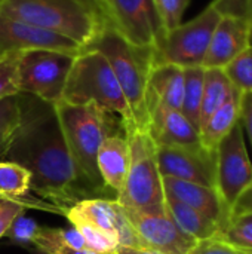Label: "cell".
I'll use <instances>...</instances> for the list:
<instances>
[{
    "label": "cell",
    "instance_id": "6da1fadb",
    "mask_svg": "<svg viewBox=\"0 0 252 254\" xmlns=\"http://www.w3.org/2000/svg\"><path fill=\"white\" fill-rule=\"evenodd\" d=\"M21 124L3 159L15 162L31 174L30 189L65 216L83 199L98 198L83 182L68 152L53 104L19 92Z\"/></svg>",
    "mask_w": 252,
    "mask_h": 254
},
{
    "label": "cell",
    "instance_id": "7a4b0ae2",
    "mask_svg": "<svg viewBox=\"0 0 252 254\" xmlns=\"http://www.w3.org/2000/svg\"><path fill=\"white\" fill-rule=\"evenodd\" d=\"M68 152L83 182L100 196L107 188L97 165V155L102 141L117 129H123L122 119L95 103L71 104L59 100L53 104Z\"/></svg>",
    "mask_w": 252,
    "mask_h": 254
},
{
    "label": "cell",
    "instance_id": "3957f363",
    "mask_svg": "<svg viewBox=\"0 0 252 254\" xmlns=\"http://www.w3.org/2000/svg\"><path fill=\"white\" fill-rule=\"evenodd\" d=\"M9 18L62 34L86 48L108 22L100 0H0Z\"/></svg>",
    "mask_w": 252,
    "mask_h": 254
},
{
    "label": "cell",
    "instance_id": "277c9868",
    "mask_svg": "<svg viewBox=\"0 0 252 254\" xmlns=\"http://www.w3.org/2000/svg\"><path fill=\"white\" fill-rule=\"evenodd\" d=\"M83 49L98 51L105 57L131 109L132 128L149 132L150 116L146 104V89L149 71L156 64V51L131 45L110 22Z\"/></svg>",
    "mask_w": 252,
    "mask_h": 254
},
{
    "label": "cell",
    "instance_id": "5b68a950",
    "mask_svg": "<svg viewBox=\"0 0 252 254\" xmlns=\"http://www.w3.org/2000/svg\"><path fill=\"white\" fill-rule=\"evenodd\" d=\"M71 104L95 103L122 119L123 129L132 128V113L117 77L102 54L83 49L70 70L62 98Z\"/></svg>",
    "mask_w": 252,
    "mask_h": 254
},
{
    "label": "cell",
    "instance_id": "8992f818",
    "mask_svg": "<svg viewBox=\"0 0 252 254\" xmlns=\"http://www.w3.org/2000/svg\"><path fill=\"white\" fill-rule=\"evenodd\" d=\"M129 146V170L116 201L144 213H165V192L157 167V146L146 131L125 128Z\"/></svg>",
    "mask_w": 252,
    "mask_h": 254
},
{
    "label": "cell",
    "instance_id": "52a82bcc",
    "mask_svg": "<svg viewBox=\"0 0 252 254\" xmlns=\"http://www.w3.org/2000/svg\"><path fill=\"white\" fill-rule=\"evenodd\" d=\"M77 55L52 49L18 52V89L55 104L62 92Z\"/></svg>",
    "mask_w": 252,
    "mask_h": 254
},
{
    "label": "cell",
    "instance_id": "ba28073f",
    "mask_svg": "<svg viewBox=\"0 0 252 254\" xmlns=\"http://www.w3.org/2000/svg\"><path fill=\"white\" fill-rule=\"evenodd\" d=\"M220 19V13L209 4L196 18L168 31L156 51V64L166 63L181 68L202 67Z\"/></svg>",
    "mask_w": 252,
    "mask_h": 254
},
{
    "label": "cell",
    "instance_id": "9c48e42d",
    "mask_svg": "<svg viewBox=\"0 0 252 254\" xmlns=\"http://www.w3.org/2000/svg\"><path fill=\"white\" fill-rule=\"evenodd\" d=\"M111 25L134 46L157 51L166 36L154 0H100Z\"/></svg>",
    "mask_w": 252,
    "mask_h": 254
},
{
    "label": "cell",
    "instance_id": "30bf717a",
    "mask_svg": "<svg viewBox=\"0 0 252 254\" xmlns=\"http://www.w3.org/2000/svg\"><path fill=\"white\" fill-rule=\"evenodd\" d=\"M215 153L217 190L232 208L238 196L252 185V162L245 146L241 121L218 143Z\"/></svg>",
    "mask_w": 252,
    "mask_h": 254
},
{
    "label": "cell",
    "instance_id": "8fae6325",
    "mask_svg": "<svg viewBox=\"0 0 252 254\" xmlns=\"http://www.w3.org/2000/svg\"><path fill=\"white\" fill-rule=\"evenodd\" d=\"M157 167L162 177H174L217 189V153L203 146H157Z\"/></svg>",
    "mask_w": 252,
    "mask_h": 254
},
{
    "label": "cell",
    "instance_id": "7c38bea8",
    "mask_svg": "<svg viewBox=\"0 0 252 254\" xmlns=\"http://www.w3.org/2000/svg\"><path fill=\"white\" fill-rule=\"evenodd\" d=\"M122 208L143 247L163 254H187L198 243L177 226L168 211L144 213L123 205Z\"/></svg>",
    "mask_w": 252,
    "mask_h": 254
},
{
    "label": "cell",
    "instance_id": "4fadbf2b",
    "mask_svg": "<svg viewBox=\"0 0 252 254\" xmlns=\"http://www.w3.org/2000/svg\"><path fill=\"white\" fill-rule=\"evenodd\" d=\"M70 223L85 222L117 238L119 246L143 247L134 228L128 222L122 205L116 199L92 198L83 199L65 213Z\"/></svg>",
    "mask_w": 252,
    "mask_h": 254
},
{
    "label": "cell",
    "instance_id": "5bb4252c",
    "mask_svg": "<svg viewBox=\"0 0 252 254\" xmlns=\"http://www.w3.org/2000/svg\"><path fill=\"white\" fill-rule=\"evenodd\" d=\"M27 49H52L79 55L83 48L71 39L9 18L0 12V57Z\"/></svg>",
    "mask_w": 252,
    "mask_h": 254
},
{
    "label": "cell",
    "instance_id": "9a60e30c",
    "mask_svg": "<svg viewBox=\"0 0 252 254\" xmlns=\"http://www.w3.org/2000/svg\"><path fill=\"white\" fill-rule=\"evenodd\" d=\"M162 185L165 196L201 211L220 226V232L230 222V207L215 188H208L174 177H162Z\"/></svg>",
    "mask_w": 252,
    "mask_h": 254
},
{
    "label": "cell",
    "instance_id": "2e32d148",
    "mask_svg": "<svg viewBox=\"0 0 252 254\" xmlns=\"http://www.w3.org/2000/svg\"><path fill=\"white\" fill-rule=\"evenodd\" d=\"M251 33L252 24L250 21L223 16L214 30L202 67L224 68L250 45Z\"/></svg>",
    "mask_w": 252,
    "mask_h": 254
},
{
    "label": "cell",
    "instance_id": "e0dca14e",
    "mask_svg": "<svg viewBox=\"0 0 252 254\" xmlns=\"http://www.w3.org/2000/svg\"><path fill=\"white\" fill-rule=\"evenodd\" d=\"M184 92L183 68L174 64H154L147 77L146 104L149 116L154 110H178L181 112Z\"/></svg>",
    "mask_w": 252,
    "mask_h": 254
},
{
    "label": "cell",
    "instance_id": "ac0fdd59",
    "mask_svg": "<svg viewBox=\"0 0 252 254\" xmlns=\"http://www.w3.org/2000/svg\"><path fill=\"white\" fill-rule=\"evenodd\" d=\"M149 134L156 146H203L199 131L178 110H154L150 115Z\"/></svg>",
    "mask_w": 252,
    "mask_h": 254
},
{
    "label": "cell",
    "instance_id": "d6986e66",
    "mask_svg": "<svg viewBox=\"0 0 252 254\" xmlns=\"http://www.w3.org/2000/svg\"><path fill=\"white\" fill-rule=\"evenodd\" d=\"M97 165L107 189L119 193L129 170V146L125 135H108L97 155Z\"/></svg>",
    "mask_w": 252,
    "mask_h": 254
},
{
    "label": "cell",
    "instance_id": "ffe728a7",
    "mask_svg": "<svg viewBox=\"0 0 252 254\" xmlns=\"http://www.w3.org/2000/svg\"><path fill=\"white\" fill-rule=\"evenodd\" d=\"M241 95L242 92L233 88L229 98L212 113L208 122L201 129V141L203 147L215 150L218 143L232 131L241 118Z\"/></svg>",
    "mask_w": 252,
    "mask_h": 254
},
{
    "label": "cell",
    "instance_id": "44dd1931",
    "mask_svg": "<svg viewBox=\"0 0 252 254\" xmlns=\"http://www.w3.org/2000/svg\"><path fill=\"white\" fill-rule=\"evenodd\" d=\"M165 207L177 226L193 240L202 241L218 237L220 226L201 211L168 196H165Z\"/></svg>",
    "mask_w": 252,
    "mask_h": 254
},
{
    "label": "cell",
    "instance_id": "7402d4cb",
    "mask_svg": "<svg viewBox=\"0 0 252 254\" xmlns=\"http://www.w3.org/2000/svg\"><path fill=\"white\" fill-rule=\"evenodd\" d=\"M30 182H31V174L28 170H25L24 167L15 162L0 161V196L28 202L33 208H42L46 211L62 214L61 210L52 204L25 199L28 196L27 193L30 190Z\"/></svg>",
    "mask_w": 252,
    "mask_h": 254
},
{
    "label": "cell",
    "instance_id": "603a6c76",
    "mask_svg": "<svg viewBox=\"0 0 252 254\" xmlns=\"http://www.w3.org/2000/svg\"><path fill=\"white\" fill-rule=\"evenodd\" d=\"M233 88L235 86L232 85L223 68H205L201 106V129L212 116V113L229 98Z\"/></svg>",
    "mask_w": 252,
    "mask_h": 254
},
{
    "label": "cell",
    "instance_id": "cb8c5ba5",
    "mask_svg": "<svg viewBox=\"0 0 252 254\" xmlns=\"http://www.w3.org/2000/svg\"><path fill=\"white\" fill-rule=\"evenodd\" d=\"M184 73V92L181 113L201 134V106L203 94V67H187Z\"/></svg>",
    "mask_w": 252,
    "mask_h": 254
},
{
    "label": "cell",
    "instance_id": "d4e9b609",
    "mask_svg": "<svg viewBox=\"0 0 252 254\" xmlns=\"http://www.w3.org/2000/svg\"><path fill=\"white\" fill-rule=\"evenodd\" d=\"M21 124L18 94L0 100V159L4 158Z\"/></svg>",
    "mask_w": 252,
    "mask_h": 254
},
{
    "label": "cell",
    "instance_id": "484cf974",
    "mask_svg": "<svg viewBox=\"0 0 252 254\" xmlns=\"http://www.w3.org/2000/svg\"><path fill=\"white\" fill-rule=\"evenodd\" d=\"M223 70L236 89L241 92L252 91V33L250 45Z\"/></svg>",
    "mask_w": 252,
    "mask_h": 254
},
{
    "label": "cell",
    "instance_id": "4316f807",
    "mask_svg": "<svg viewBox=\"0 0 252 254\" xmlns=\"http://www.w3.org/2000/svg\"><path fill=\"white\" fill-rule=\"evenodd\" d=\"M218 237L238 249L252 252V214L230 217V222Z\"/></svg>",
    "mask_w": 252,
    "mask_h": 254
},
{
    "label": "cell",
    "instance_id": "83f0119b",
    "mask_svg": "<svg viewBox=\"0 0 252 254\" xmlns=\"http://www.w3.org/2000/svg\"><path fill=\"white\" fill-rule=\"evenodd\" d=\"M39 250L46 254H116V252H95L91 249H73L70 246L61 244L55 235V229L39 228L33 243Z\"/></svg>",
    "mask_w": 252,
    "mask_h": 254
},
{
    "label": "cell",
    "instance_id": "f1b7e54d",
    "mask_svg": "<svg viewBox=\"0 0 252 254\" xmlns=\"http://www.w3.org/2000/svg\"><path fill=\"white\" fill-rule=\"evenodd\" d=\"M73 228H76L80 235L83 237L88 249L95 250V252H113L116 250V247L119 246V241L114 235L107 234L89 223L85 222H76L71 223Z\"/></svg>",
    "mask_w": 252,
    "mask_h": 254
},
{
    "label": "cell",
    "instance_id": "f546056e",
    "mask_svg": "<svg viewBox=\"0 0 252 254\" xmlns=\"http://www.w3.org/2000/svg\"><path fill=\"white\" fill-rule=\"evenodd\" d=\"M19 94L18 89V52L0 57V100Z\"/></svg>",
    "mask_w": 252,
    "mask_h": 254
},
{
    "label": "cell",
    "instance_id": "4dcf8cb0",
    "mask_svg": "<svg viewBox=\"0 0 252 254\" xmlns=\"http://www.w3.org/2000/svg\"><path fill=\"white\" fill-rule=\"evenodd\" d=\"M189 3L190 0H154L156 10L166 33L181 24L183 15Z\"/></svg>",
    "mask_w": 252,
    "mask_h": 254
},
{
    "label": "cell",
    "instance_id": "1f68e13d",
    "mask_svg": "<svg viewBox=\"0 0 252 254\" xmlns=\"http://www.w3.org/2000/svg\"><path fill=\"white\" fill-rule=\"evenodd\" d=\"M211 6L220 16L247 19L252 24V0H214Z\"/></svg>",
    "mask_w": 252,
    "mask_h": 254
},
{
    "label": "cell",
    "instance_id": "d6a6232c",
    "mask_svg": "<svg viewBox=\"0 0 252 254\" xmlns=\"http://www.w3.org/2000/svg\"><path fill=\"white\" fill-rule=\"evenodd\" d=\"M30 207L31 205L28 202L0 196V238L6 237V234H7L9 228L12 226V223L15 222V219L18 216L24 214V211Z\"/></svg>",
    "mask_w": 252,
    "mask_h": 254
},
{
    "label": "cell",
    "instance_id": "836d02e7",
    "mask_svg": "<svg viewBox=\"0 0 252 254\" xmlns=\"http://www.w3.org/2000/svg\"><path fill=\"white\" fill-rule=\"evenodd\" d=\"M187 254H252V252L238 249L226 243L220 237H214V238L198 241Z\"/></svg>",
    "mask_w": 252,
    "mask_h": 254
},
{
    "label": "cell",
    "instance_id": "e575fe53",
    "mask_svg": "<svg viewBox=\"0 0 252 254\" xmlns=\"http://www.w3.org/2000/svg\"><path fill=\"white\" fill-rule=\"evenodd\" d=\"M40 226L33 219L21 214L15 219V222L9 228L6 237H9L10 240H13L18 244H31Z\"/></svg>",
    "mask_w": 252,
    "mask_h": 254
},
{
    "label": "cell",
    "instance_id": "d590c367",
    "mask_svg": "<svg viewBox=\"0 0 252 254\" xmlns=\"http://www.w3.org/2000/svg\"><path fill=\"white\" fill-rule=\"evenodd\" d=\"M242 127L245 128L252 147V91L242 92L241 95V118Z\"/></svg>",
    "mask_w": 252,
    "mask_h": 254
},
{
    "label": "cell",
    "instance_id": "8d00e7d4",
    "mask_svg": "<svg viewBox=\"0 0 252 254\" xmlns=\"http://www.w3.org/2000/svg\"><path fill=\"white\" fill-rule=\"evenodd\" d=\"M230 213H232L230 217L252 214V185L238 196V199L235 201V204L230 208Z\"/></svg>",
    "mask_w": 252,
    "mask_h": 254
},
{
    "label": "cell",
    "instance_id": "74e56055",
    "mask_svg": "<svg viewBox=\"0 0 252 254\" xmlns=\"http://www.w3.org/2000/svg\"><path fill=\"white\" fill-rule=\"evenodd\" d=\"M114 252L116 254H163L147 247H128V246H117Z\"/></svg>",
    "mask_w": 252,
    "mask_h": 254
}]
</instances>
